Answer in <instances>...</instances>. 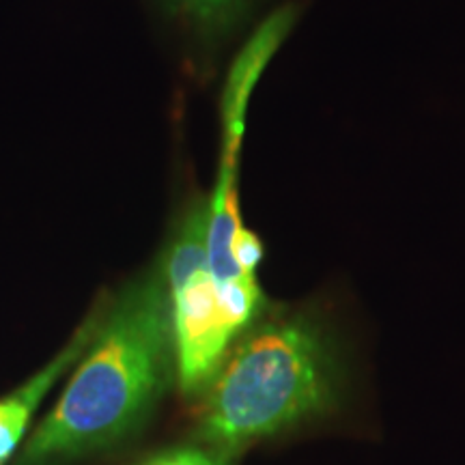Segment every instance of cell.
I'll return each instance as SVG.
<instances>
[{
  "instance_id": "1",
  "label": "cell",
  "mask_w": 465,
  "mask_h": 465,
  "mask_svg": "<svg viewBox=\"0 0 465 465\" xmlns=\"http://www.w3.org/2000/svg\"><path fill=\"white\" fill-rule=\"evenodd\" d=\"M347 397L345 345L328 311L272 302L185 403V438L240 459L323 427L342 414Z\"/></svg>"
},
{
  "instance_id": "2",
  "label": "cell",
  "mask_w": 465,
  "mask_h": 465,
  "mask_svg": "<svg viewBox=\"0 0 465 465\" xmlns=\"http://www.w3.org/2000/svg\"><path fill=\"white\" fill-rule=\"evenodd\" d=\"M173 388L171 311L153 261L106 295L95 339L11 465H80L119 455L147 433Z\"/></svg>"
},
{
  "instance_id": "3",
  "label": "cell",
  "mask_w": 465,
  "mask_h": 465,
  "mask_svg": "<svg viewBox=\"0 0 465 465\" xmlns=\"http://www.w3.org/2000/svg\"><path fill=\"white\" fill-rule=\"evenodd\" d=\"M205 213L207 194L192 196L155 259L171 311L177 391L185 403L205 386L226 349L243 332L209 274Z\"/></svg>"
},
{
  "instance_id": "4",
  "label": "cell",
  "mask_w": 465,
  "mask_h": 465,
  "mask_svg": "<svg viewBox=\"0 0 465 465\" xmlns=\"http://www.w3.org/2000/svg\"><path fill=\"white\" fill-rule=\"evenodd\" d=\"M106 295L108 291H104L65 345L58 349L37 373L0 397V465H11L31 435L33 418L45 397L78 364V360L84 356V351L95 339L104 317V308H106Z\"/></svg>"
},
{
  "instance_id": "5",
  "label": "cell",
  "mask_w": 465,
  "mask_h": 465,
  "mask_svg": "<svg viewBox=\"0 0 465 465\" xmlns=\"http://www.w3.org/2000/svg\"><path fill=\"white\" fill-rule=\"evenodd\" d=\"M203 37H223L237 28L259 0H168Z\"/></svg>"
},
{
  "instance_id": "6",
  "label": "cell",
  "mask_w": 465,
  "mask_h": 465,
  "mask_svg": "<svg viewBox=\"0 0 465 465\" xmlns=\"http://www.w3.org/2000/svg\"><path fill=\"white\" fill-rule=\"evenodd\" d=\"M125 465H237V459L224 455L203 441L185 438L174 444L143 452Z\"/></svg>"
}]
</instances>
